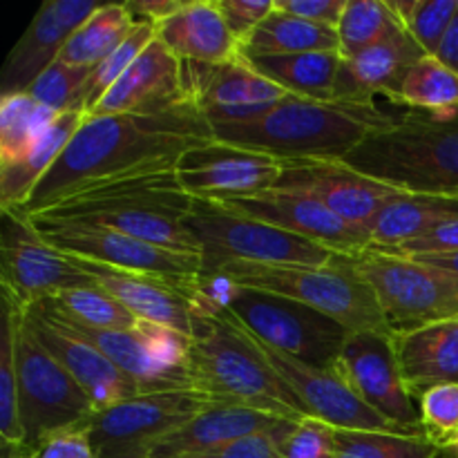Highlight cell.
<instances>
[{
  "instance_id": "obj_29",
  "label": "cell",
  "mask_w": 458,
  "mask_h": 458,
  "mask_svg": "<svg viewBox=\"0 0 458 458\" xmlns=\"http://www.w3.org/2000/svg\"><path fill=\"white\" fill-rule=\"evenodd\" d=\"M452 219H458V197L401 192L380 210L369 226L371 246L396 250Z\"/></svg>"
},
{
  "instance_id": "obj_28",
  "label": "cell",
  "mask_w": 458,
  "mask_h": 458,
  "mask_svg": "<svg viewBox=\"0 0 458 458\" xmlns=\"http://www.w3.org/2000/svg\"><path fill=\"white\" fill-rule=\"evenodd\" d=\"M83 119L85 112H63L25 155L9 164H0V208L18 210L30 201L31 192L61 159Z\"/></svg>"
},
{
  "instance_id": "obj_12",
  "label": "cell",
  "mask_w": 458,
  "mask_h": 458,
  "mask_svg": "<svg viewBox=\"0 0 458 458\" xmlns=\"http://www.w3.org/2000/svg\"><path fill=\"white\" fill-rule=\"evenodd\" d=\"M31 226L58 253L76 255L121 271L141 273L157 280L173 282L191 293H201V255L179 253L107 228L52 226L38 222H31Z\"/></svg>"
},
{
  "instance_id": "obj_52",
  "label": "cell",
  "mask_w": 458,
  "mask_h": 458,
  "mask_svg": "<svg viewBox=\"0 0 458 458\" xmlns=\"http://www.w3.org/2000/svg\"><path fill=\"white\" fill-rule=\"evenodd\" d=\"M441 458H458V434L441 445Z\"/></svg>"
},
{
  "instance_id": "obj_11",
  "label": "cell",
  "mask_w": 458,
  "mask_h": 458,
  "mask_svg": "<svg viewBox=\"0 0 458 458\" xmlns=\"http://www.w3.org/2000/svg\"><path fill=\"white\" fill-rule=\"evenodd\" d=\"M16 376L25 452L52 434L81 428L97 411L88 392L49 356L25 322L16 335Z\"/></svg>"
},
{
  "instance_id": "obj_25",
  "label": "cell",
  "mask_w": 458,
  "mask_h": 458,
  "mask_svg": "<svg viewBox=\"0 0 458 458\" xmlns=\"http://www.w3.org/2000/svg\"><path fill=\"white\" fill-rule=\"evenodd\" d=\"M157 38L183 63L222 65L240 58V43L228 30L217 0L183 3L174 16L157 27Z\"/></svg>"
},
{
  "instance_id": "obj_50",
  "label": "cell",
  "mask_w": 458,
  "mask_h": 458,
  "mask_svg": "<svg viewBox=\"0 0 458 458\" xmlns=\"http://www.w3.org/2000/svg\"><path fill=\"white\" fill-rule=\"evenodd\" d=\"M434 56H437L441 63H445L447 67H452V70L458 72V12L454 21H452L450 27H447L445 36H443L441 45H438V52L434 54Z\"/></svg>"
},
{
  "instance_id": "obj_41",
  "label": "cell",
  "mask_w": 458,
  "mask_h": 458,
  "mask_svg": "<svg viewBox=\"0 0 458 458\" xmlns=\"http://www.w3.org/2000/svg\"><path fill=\"white\" fill-rule=\"evenodd\" d=\"M420 419L428 437L438 445L458 434V383H443L419 396Z\"/></svg>"
},
{
  "instance_id": "obj_36",
  "label": "cell",
  "mask_w": 458,
  "mask_h": 458,
  "mask_svg": "<svg viewBox=\"0 0 458 458\" xmlns=\"http://www.w3.org/2000/svg\"><path fill=\"white\" fill-rule=\"evenodd\" d=\"M335 458H441V445L428 434L335 429Z\"/></svg>"
},
{
  "instance_id": "obj_48",
  "label": "cell",
  "mask_w": 458,
  "mask_h": 458,
  "mask_svg": "<svg viewBox=\"0 0 458 458\" xmlns=\"http://www.w3.org/2000/svg\"><path fill=\"white\" fill-rule=\"evenodd\" d=\"M394 253L416 258V255H441V253H458V219L441 224L428 235L419 237L414 242H407Z\"/></svg>"
},
{
  "instance_id": "obj_39",
  "label": "cell",
  "mask_w": 458,
  "mask_h": 458,
  "mask_svg": "<svg viewBox=\"0 0 458 458\" xmlns=\"http://www.w3.org/2000/svg\"><path fill=\"white\" fill-rule=\"evenodd\" d=\"M94 67H74L56 61L34 81L27 94L47 106L56 114L79 110L85 112V88Z\"/></svg>"
},
{
  "instance_id": "obj_31",
  "label": "cell",
  "mask_w": 458,
  "mask_h": 458,
  "mask_svg": "<svg viewBox=\"0 0 458 458\" xmlns=\"http://www.w3.org/2000/svg\"><path fill=\"white\" fill-rule=\"evenodd\" d=\"M311 52H340L338 30L316 25L277 7L240 47V56H293Z\"/></svg>"
},
{
  "instance_id": "obj_9",
  "label": "cell",
  "mask_w": 458,
  "mask_h": 458,
  "mask_svg": "<svg viewBox=\"0 0 458 458\" xmlns=\"http://www.w3.org/2000/svg\"><path fill=\"white\" fill-rule=\"evenodd\" d=\"M374 291L392 335L458 318V276L394 250L369 249L349 255Z\"/></svg>"
},
{
  "instance_id": "obj_34",
  "label": "cell",
  "mask_w": 458,
  "mask_h": 458,
  "mask_svg": "<svg viewBox=\"0 0 458 458\" xmlns=\"http://www.w3.org/2000/svg\"><path fill=\"white\" fill-rule=\"evenodd\" d=\"M22 307L12 293L3 291V329H0V437L3 445L22 447L25 432L18 410V376H16V335L21 329Z\"/></svg>"
},
{
  "instance_id": "obj_37",
  "label": "cell",
  "mask_w": 458,
  "mask_h": 458,
  "mask_svg": "<svg viewBox=\"0 0 458 458\" xmlns=\"http://www.w3.org/2000/svg\"><path fill=\"white\" fill-rule=\"evenodd\" d=\"M43 302L49 304L61 316L92 327V329L132 331L139 325V318L132 316L119 300L112 298L98 284L63 291V293L52 295V298H45Z\"/></svg>"
},
{
  "instance_id": "obj_20",
  "label": "cell",
  "mask_w": 458,
  "mask_h": 458,
  "mask_svg": "<svg viewBox=\"0 0 458 458\" xmlns=\"http://www.w3.org/2000/svg\"><path fill=\"white\" fill-rule=\"evenodd\" d=\"M22 322L27 331L47 349L49 356L88 392L97 411L141 394L139 385L119 367L112 365L97 347L49 318L45 311L27 307Z\"/></svg>"
},
{
  "instance_id": "obj_19",
  "label": "cell",
  "mask_w": 458,
  "mask_h": 458,
  "mask_svg": "<svg viewBox=\"0 0 458 458\" xmlns=\"http://www.w3.org/2000/svg\"><path fill=\"white\" fill-rule=\"evenodd\" d=\"M222 204L246 217L259 219V222L271 224L286 233H293V235L316 242L340 255H356L371 246L369 233L352 226L338 215L331 213L320 201L302 195V192L271 188V191L255 192V195L224 199Z\"/></svg>"
},
{
  "instance_id": "obj_26",
  "label": "cell",
  "mask_w": 458,
  "mask_h": 458,
  "mask_svg": "<svg viewBox=\"0 0 458 458\" xmlns=\"http://www.w3.org/2000/svg\"><path fill=\"white\" fill-rule=\"evenodd\" d=\"M284 420L286 419H280V416L249 410V407L210 405L191 423L165 437L150 452V458H188L204 454L237 438L277 428Z\"/></svg>"
},
{
  "instance_id": "obj_3",
  "label": "cell",
  "mask_w": 458,
  "mask_h": 458,
  "mask_svg": "<svg viewBox=\"0 0 458 458\" xmlns=\"http://www.w3.org/2000/svg\"><path fill=\"white\" fill-rule=\"evenodd\" d=\"M401 116L389 114L378 101H313L286 94L259 119L217 123L213 132L219 143L268 155L282 164L344 161L367 137L396 125Z\"/></svg>"
},
{
  "instance_id": "obj_33",
  "label": "cell",
  "mask_w": 458,
  "mask_h": 458,
  "mask_svg": "<svg viewBox=\"0 0 458 458\" xmlns=\"http://www.w3.org/2000/svg\"><path fill=\"white\" fill-rule=\"evenodd\" d=\"M396 103L437 116L458 114V72L437 56L419 58L403 79Z\"/></svg>"
},
{
  "instance_id": "obj_49",
  "label": "cell",
  "mask_w": 458,
  "mask_h": 458,
  "mask_svg": "<svg viewBox=\"0 0 458 458\" xmlns=\"http://www.w3.org/2000/svg\"><path fill=\"white\" fill-rule=\"evenodd\" d=\"M123 4L137 25L159 27L183 7V0H132Z\"/></svg>"
},
{
  "instance_id": "obj_35",
  "label": "cell",
  "mask_w": 458,
  "mask_h": 458,
  "mask_svg": "<svg viewBox=\"0 0 458 458\" xmlns=\"http://www.w3.org/2000/svg\"><path fill=\"white\" fill-rule=\"evenodd\" d=\"M56 119V112L27 92L0 98V164L25 155Z\"/></svg>"
},
{
  "instance_id": "obj_10",
  "label": "cell",
  "mask_w": 458,
  "mask_h": 458,
  "mask_svg": "<svg viewBox=\"0 0 458 458\" xmlns=\"http://www.w3.org/2000/svg\"><path fill=\"white\" fill-rule=\"evenodd\" d=\"M215 405L195 389L139 394L98 410L81 428L97 458H150V452L173 432Z\"/></svg>"
},
{
  "instance_id": "obj_22",
  "label": "cell",
  "mask_w": 458,
  "mask_h": 458,
  "mask_svg": "<svg viewBox=\"0 0 458 458\" xmlns=\"http://www.w3.org/2000/svg\"><path fill=\"white\" fill-rule=\"evenodd\" d=\"M191 101L183 63L155 38L89 114H159Z\"/></svg>"
},
{
  "instance_id": "obj_44",
  "label": "cell",
  "mask_w": 458,
  "mask_h": 458,
  "mask_svg": "<svg viewBox=\"0 0 458 458\" xmlns=\"http://www.w3.org/2000/svg\"><path fill=\"white\" fill-rule=\"evenodd\" d=\"M295 423L298 420H284V423L267 429V432L250 434V437L237 438V441L226 443V445L188 458H282V445L289 438V434L293 432Z\"/></svg>"
},
{
  "instance_id": "obj_47",
  "label": "cell",
  "mask_w": 458,
  "mask_h": 458,
  "mask_svg": "<svg viewBox=\"0 0 458 458\" xmlns=\"http://www.w3.org/2000/svg\"><path fill=\"white\" fill-rule=\"evenodd\" d=\"M276 7L316 25L338 30L347 0H276Z\"/></svg>"
},
{
  "instance_id": "obj_1",
  "label": "cell",
  "mask_w": 458,
  "mask_h": 458,
  "mask_svg": "<svg viewBox=\"0 0 458 458\" xmlns=\"http://www.w3.org/2000/svg\"><path fill=\"white\" fill-rule=\"evenodd\" d=\"M215 141L197 101L159 114H85L61 159L18 213L30 219L98 183L170 170L186 152Z\"/></svg>"
},
{
  "instance_id": "obj_42",
  "label": "cell",
  "mask_w": 458,
  "mask_h": 458,
  "mask_svg": "<svg viewBox=\"0 0 458 458\" xmlns=\"http://www.w3.org/2000/svg\"><path fill=\"white\" fill-rule=\"evenodd\" d=\"M456 12L458 0H419L416 3L414 13L407 22V31L414 36V40L428 56H434L438 52V45H441L450 22L454 21Z\"/></svg>"
},
{
  "instance_id": "obj_16",
  "label": "cell",
  "mask_w": 458,
  "mask_h": 458,
  "mask_svg": "<svg viewBox=\"0 0 458 458\" xmlns=\"http://www.w3.org/2000/svg\"><path fill=\"white\" fill-rule=\"evenodd\" d=\"M253 338L258 347L262 349L264 356L268 358V362L276 367L277 374L284 378V383L300 398L302 407L307 410V416L325 420V423L334 425L335 429L401 432L353 392L352 385L338 371V367L335 369H318V367L307 365V362L298 360L289 353L268 347L258 335H253Z\"/></svg>"
},
{
  "instance_id": "obj_17",
  "label": "cell",
  "mask_w": 458,
  "mask_h": 458,
  "mask_svg": "<svg viewBox=\"0 0 458 458\" xmlns=\"http://www.w3.org/2000/svg\"><path fill=\"white\" fill-rule=\"evenodd\" d=\"M183 76L188 92L199 103L210 125L255 121L289 94L255 72L242 56L222 65L183 63Z\"/></svg>"
},
{
  "instance_id": "obj_40",
  "label": "cell",
  "mask_w": 458,
  "mask_h": 458,
  "mask_svg": "<svg viewBox=\"0 0 458 458\" xmlns=\"http://www.w3.org/2000/svg\"><path fill=\"white\" fill-rule=\"evenodd\" d=\"M155 38L157 27L137 25V22H134L132 34H130L128 38L106 58V61L98 63V65L94 67L88 88H85V114H89V112L97 107V103L101 101L103 94L128 72V67L141 56L143 49H146Z\"/></svg>"
},
{
  "instance_id": "obj_30",
  "label": "cell",
  "mask_w": 458,
  "mask_h": 458,
  "mask_svg": "<svg viewBox=\"0 0 458 458\" xmlns=\"http://www.w3.org/2000/svg\"><path fill=\"white\" fill-rule=\"evenodd\" d=\"M255 72L267 76L293 97L331 101L335 98L343 56L340 52H311L293 56H242Z\"/></svg>"
},
{
  "instance_id": "obj_38",
  "label": "cell",
  "mask_w": 458,
  "mask_h": 458,
  "mask_svg": "<svg viewBox=\"0 0 458 458\" xmlns=\"http://www.w3.org/2000/svg\"><path fill=\"white\" fill-rule=\"evenodd\" d=\"M403 25L392 12L387 0H347L338 25L340 56H358L365 49L383 43Z\"/></svg>"
},
{
  "instance_id": "obj_18",
  "label": "cell",
  "mask_w": 458,
  "mask_h": 458,
  "mask_svg": "<svg viewBox=\"0 0 458 458\" xmlns=\"http://www.w3.org/2000/svg\"><path fill=\"white\" fill-rule=\"evenodd\" d=\"M174 173L195 199L224 201L276 188L282 161L215 141L186 152L174 165Z\"/></svg>"
},
{
  "instance_id": "obj_32",
  "label": "cell",
  "mask_w": 458,
  "mask_h": 458,
  "mask_svg": "<svg viewBox=\"0 0 458 458\" xmlns=\"http://www.w3.org/2000/svg\"><path fill=\"white\" fill-rule=\"evenodd\" d=\"M134 30L125 4H101L63 47L58 61L74 67H97L106 61Z\"/></svg>"
},
{
  "instance_id": "obj_45",
  "label": "cell",
  "mask_w": 458,
  "mask_h": 458,
  "mask_svg": "<svg viewBox=\"0 0 458 458\" xmlns=\"http://www.w3.org/2000/svg\"><path fill=\"white\" fill-rule=\"evenodd\" d=\"M217 7L242 47V43H246L264 18L276 9V0H217Z\"/></svg>"
},
{
  "instance_id": "obj_2",
  "label": "cell",
  "mask_w": 458,
  "mask_h": 458,
  "mask_svg": "<svg viewBox=\"0 0 458 458\" xmlns=\"http://www.w3.org/2000/svg\"><path fill=\"white\" fill-rule=\"evenodd\" d=\"M188 383L215 405L249 407L286 420L307 416L250 331L204 293L195 302Z\"/></svg>"
},
{
  "instance_id": "obj_24",
  "label": "cell",
  "mask_w": 458,
  "mask_h": 458,
  "mask_svg": "<svg viewBox=\"0 0 458 458\" xmlns=\"http://www.w3.org/2000/svg\"><path fill=\"white\" fill-rule=\"evenodd\" d=\"M428 56L416 43L414 36L401 27L389 38L374 47L365 49L358 56L343 58L335 98L344 101L376 103L378 97H389L396 103L403 79L419 58Z\"/></svg>"
},
{
  "instance_id": "obj_6",
  "label": "cell",
  "mask_w": 458,
  "mask_h": 458,
  "mask_svg": "<svg viewBox=\"0 0 458 458\" xmlns=\"http://www.w3.org/2000/svg\"><path fill=\"white\" fill-rule=\"evenodd\" d=\"M224 280L244 289L282 295L325 313L344 329L392 334L380 304L349 255L335 253L322 267H268V264L231 262L204 280Z\"/></svg>"
},
{
  "instance_id": "obj_14",
  "label": "cell",
  "mask_w": 458,
  "mask_h": 458,
  "mask_svg": "<svg viewBox=\"0 0 458 458\" xmlns=\"http://www.w3.org/2000/svg\"><path fill=\"white\" fill-rule=\"evenodd\" d=\"M3 210V291L22 307L70 289L94 286V277L67 262L38 235L31 222L13 208Z\"/></svg>"
},
{
  "instance_id": "obj_43",
  "label": "cell",
  "mask_w": 458,
  "mask_h": 458,
  "mask_svg": "<svg viewBox=\"0 0 458 458\" xmlns=\"http://www.w3.org/2000/svg\"><path fill=\"white\" fill-rule=\"evenodd\" d=\"M282 458H335V428L304 416L282 445Z\"/></svg>"
},
{
  "instance_id": "obj_27",
  "label": "cell",
  "mask_w": 458,
  "mask_h": 458,
  "mask_svg": "<svg viewBox=\"0 0 458 458\" xmlns=\"http://www.w3.org/2000/svg\"><path fill=\"white\" fill-rule=\"evenodd\" d=\"M394 347L416 398L437 385L458 383V318L394 335Z\"/></svg>"
},
{
  "instance_id": "obj_13",
  "label": "cell",
  "mask_w": 458,
  "mask_h": 458,
  "mask_svg": "<svg viewBox=\"0 0 458 458\" xmlns=\"http://www.w3.org/2000/svg\"><path fill=\"white\" fill-rule=\"evenodd\" d=\"M338 371L374 411L405 434H428L419 398L405 383L394 335L383 331L349 334L338 358Z\"/></svg>"
},
{
  "instance_id": "obj_23",
  "label": "cell",
  "mask_w": 458,
  "mask_h": 458,
  "mask_svg": "<svg viewBox=\"0 0 458 458\" xmlns=\"http://www.w3.org/2000/svg\"><path fill=\"white\" fill-rule=\"evenodd\" d=\"M61 255L76 268L94 277V282L101 289H106L112 298L119 300L141 322L168 327V329L179 331L188 338L192 335L195 302L201 293H191V291L182 289L173 282L157 280V277L141 276V273L121 271V268L89 262V259L76 258V255Z\"/></svg>"
},
{
  "instance_id": "obj_7",
  "label": "cell",
  "mask_w": 458,
  "mask_h": 458,
  "mask_svg": "<svg viewBox=\"0 0 458 458\" xmlns=\"http://www.w3.org/2000/svg\"><path fill=\"white\" fill-rule=\"evenodd\" d=\"M201 293L226 309L253 335L318 369H335L352 331L316 309L282 295L244 289L224 280H201Z\"/></svg>"
},
{
  "instance_id": "obj_8",
  "label": "cell",
  "mask_w": 458,
  "mask_h": 458,
  "mask_svg": "<svg viewBox=\"0 0 458 458\" xmlns=\"http://www.w3.org/2000/svg\"><path fill=\"white\" fill-rule=\"evenodd\" d=\"M188 231L201 246V280L231 262L268 267H322L334 250L286 233L282 228L246 217L222 201L195 199L186 217Z\"/></svg>"
},
{
  "instance_id": "obj_4",
  "label": "cell",
  "mask_w": 458,
  "mask_h": 458,
  "mask_svg": "<svg viewBox=\"0 0 458 458\" xmlns=\"http://www.w3.org/2000/svg\"><path fill=\"white\" fill-rule=\"evenodd\" d=\"M192 201L195 197L170 168L98 183L30 219L52 226L107 228L179 253L201 255L199 242L186 226Z\"/></svg>"
},
{
  "instance_id": "obj_5",
  "label": "cell",
  "mask_w": 458,
  "mask_h": 458,
  "mask_svg": "<svg viewBox=\"0 0 458 458\" xmlns=\"http://www.w3.org/2000/svg\"><path fill=\"white\" fill-rule=\"evenodd\" d=\"M343 164L401 192L458 197V114L403 112L396 125L367 137Z\"/></svg>"
},
{
  "instance_id": "obj_46",
  "label": "cell",
  "mask_w": 458,
  "mask_h": 458,
  "mask_svg": "<svg viewBox=\"0 0 458 458\" xmlns=\"http://www.w3.org/2000/svg\"><path fill=\"white\" fill-rule=\"evenodd\" d=\"M22 458H97V452L83 428H72L47 437Z\"/></svg>"
},
{
  "instance_id": "obj_15",
  "label": "cell",
  "mask_w": 458,
  "mask_h": 458,
  "mask_svg": "<svg viewBox=\"0 0 458 458\" xmlns=\"http://www.w3.org/2000/svg\"><path fill=\"white\" fill-rule=\"evenodd\" d=\"M276 188L302 192L352 226L369 233L380 210L401 191L356 173L343 161H286Z\"/></svg>"
},
{
  "instance_id": "obj_21",
  "label": "cell",
  "mask_w": 458,
  "mask_h": 458,
  "mask_svg": "<svg viewBox=\"0 0 458 458\" xmlns=\"http://www.w3.org/2000/svg\"><path fill=\"white\" fill-rule=\"evenodd\" d=\"M101 7L94 0H47L40 4L30 27L9 52L3 67L0 92L22 94L58 61L63 47L76 30Z\"/></svg>"
},
{
  "instance_id": "obj_51",
  "label": "cell",
  "mask_w": 458,
  "mask_h": 458,
  "mask_svg": "<svg viewBox=\"0 0 458 458\" xmlns=\"http://www.w3.org/2000/svg\"><path fill=\"white\" fill-rule=\"evenodd\" d=\"M419 262L429 264V267L443 268L447 273L458 276V253H441V255H416Z\"/></svg>"
}]
</instances>
